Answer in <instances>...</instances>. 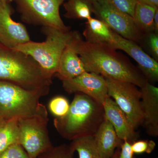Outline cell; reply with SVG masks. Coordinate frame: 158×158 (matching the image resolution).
Listing matches in <instances>:
<instances>
[{
  "mask_svg": "<svg viewBox=\"0 0 158 158\" xmlns=\"http://www.w3.org/2000/svg\"><path fill=\"white\" fill-rule=\"evenodd\" d=\"M68 46L79 56L87 72L130 82L139 88L147 81L127 57L111 48L87 42L77 31H73Z\"/></svg>",
  "mask_w": 158,
  "mask_h": 158,
  "instance_id": "cell-1",
  "label": "cell"
},
{
  "mask_svg": "<svg viewBox=\"0 0 158 158\" xmlns=\"http://www.w3.org/2000/svg\"><path fill=\"white\" fill-rule=\"evenodd\" d=\"M0 81L47 95L52 79L32 57L0 43Z\"/></svg>",
  "mask_w": 158,
  "mask_h": 158,
  "instance_id": "cell-2",
  "label": "cell"
},
{
  "mask_svg": "<svg viewBox=\"0 0 158 158\" xmlns=\"http://www.w3.org/2000/svg\"><path fill=\"white\" fill-rule=\"evenodd\" d=\"M106 119L103 106L84 94L75 93L68 113L54 118L55 128L62 138L69 141L94 136Z\"/></svg>",
  "mask_w": 158,
  "mask_h": 158,
  "instance_id": "cell-3",
  "label": "cell"
},
{
  "mask_svg": "<svg viewBox=\"0 0 158 158\" xmlns=\"http://www.w3.org/2000/svg\"><path fill=\"white\" fill-rule=\"evenodd\" d=\"M38 92L26 90L10 82L0 81V117L5 120L39 117L49 119Z\"/></svg>",
  "mask_w": 158,
  "mask_h": 158,
  "instance_id": "cell-4",
  "label": "cell"
},
{
  "mask_svg": "<svg viewBox=\"0 0 158 158\" xmlns=\"http://www.w3.org/2000/svg\"><path fill=\"white\" fill-rule=\"evenodd\" d=\"M41 32L46 37L44 42L30 41L13 49L32 57L52 79L57 72L61 56L71 39L73 31L42 27Z\"/></svg>",
  "mask_w": 158,
  "mask_h": 158,
  "instance_id": "cell-5",
  "label": "cell"
},
{
  "mask_svg": "<svg viewBox=\"0 0 158 158\" xmlns=\"http://www.w3.org/2000/svg\"><path fill=\"white\" fill-rule=\"evenodd\" d=\"M23 22L29 24L69 31L59 13L65 0H15Z\"/></svg>",
  "mask_w": 158,
  "mask_h": 158,
  "instance_id": "cell-6",
  "label": "cell"
},
{
  "mask_svg": "<svg viewBox=\"0 0 158 158\" xmlns=\"http://www.w3.org/2000/svg\"><path fill=\"white\" fill-rule=\"evenodd\" d=\"M108 95L124 113L133 127L142 125L143 114L141 106V92L138 87L130 82L105 78Z\"/></svg>",
  "mask_w": 158,
  "mask_h": 158,
  "instance_id": "cell-7",
  "label": "cell"
},
{
  "mask_svg": "<svg viewBox=\"0 0 158 158\" xmlns=\"http://www.w3.org/2000/svg\"><path fill=\"white\" fill-rule=\"evenodd\" d=\"M92 13L118 35L138 44L142 43L144 35L136 25L133 18L117 9L110 0H98L92 4Z\"/></svg>",
  "mask_w": 158,
  "mask_h": 158,
  "instance_id": "cell-8",
  "label": "cell"
},
{
  "mask_svg": "<svg viewBox=\"0 0 158 158\" xmlns=\"http://www.w3.org/2000/svg\"><path fill=\"white\" fill-rule=\"evenodd\" d=\"M48 120L39 117L18 119L19 144L31 158H37L53 147L48 129Z\"/></svg>",
  "mask_w": 158,
  "mask_h": 158,
  "instance_id": "cell-9",
  "label": "cell"
},
{
  "mask_svg": "<svg viewBox=\"0 0 158 158\" xmlns=\"http://www.w3.org/2000/svg\"><path fill=\"white\" fill-rule=\"evenodd\" d=\"M62 81V87L67 93H83L102 104L109 96L105 78L98 74L86 72Z\"/></svg>",
  "mask_w": 158,
  "mask_h": 158,
  "instance_id": "cell-10",
  "label": "cell"
},
{
  "mask_svg": "<svg viewBox=\"0 0 158 158\" xmlns=\"http://www.w3.org/2000/svg\"><path fill=\"white\" fill-rule=\"evenodd\" d=\"M11 15L8 2L0 1V43L13 49L31 40L25 27L12 20Z\"/></svg>",
  "mask_w": 158,
  "mask_h": 158,
  "instance_id": "cell-11",
  "label": "cell"
},
{
  "mask_svg": "<svg viewBox=\"0 0 158 158\" xmlns=\"http://www.w3.org/2000/svg\"><path fill=\"white\" fill-rule=\"evenodd\" d=\"M117 49L124 51L133 58L148 82L153 85L158 81V63L138 44L125 39L114 32Z\"/></svg>",
  "mask_w": 158,
  "mask_h": 158,
  "instance_id": "cell-12",
  "label": "cell"
},
{
  "mask_svg": "<svg viewBox=\"0 0 158 158\" xmlns=\"http://www.w3.org/2000/svg\"><path fill=\"white\" fill-rule=\"evenodd\" d=\"M143 114L142 125L149 135L158 136V88L146 81L140 88Z\"/></svg>",
  "mask_w": 158,
  "mask_h": 158,
  "instance_id": "cell-13",
  "label": "cell"
},
{
  "mask_svg": "<svg viewBox=\"0 0 158 158\" xmlns=\"http://www.w3.org/2000/svg\"><path fill=\"white\" fill-rule=\"evenodd\" d=\"M102 105L105 117L112 125L118 138L131 144L137 141L139 135L113 99L108 97Z\"/></svg>",
  "mask_w": 158,
  "mask_h": 158,
  "instance_id": "cell-14",
  "label": "cell"
},
{
  "mask_svg": "<svg viewBox=\"0 0 158 158\" xmlns=\"http://www.w3.org/2000/svg\"><path fill=\"white\" fill-rule=\"evenodd\" d=\"M94 137L101 158H111L116 148H120L123 141L118 138L113 126L106 118Z\"/></svg>",
  "mask_w": 158,
  "mask_h": 158,
  "instance_id": "cell-15",
  "label": "cell"
},
{
  "mask_svg": "<svg viewBox=\"0 0 158 158\" xmlns=\"http://www.w3.org/2000/svg\"><path fill=\"white\" fill-rule=\"evenodd\" d=\"M83 35L87 42L118 50L114 31L98 19L91 17L87 20Z\"/></svg>",
  "mask_w": 158,
  "mask_h": 158,
  "instance_id": "cell-16",
  "label": "cell"
},
{
  "mask_svg": "<svg viewBox=\"0 0 158 158\" xmlns=\"http://www.w3.org/2000/svg\"><path fill=\"white\" fill-rule=\"evenodd\" d=\"M87 72L78 55L68 45L63 51L56 76L61 80H70Z\"/></svg>",
  "mask_w": 158,
  "mask_h": 158,
  "instance_id": "cell-17",
  "label": "cell"
},
{
  "mask_svg": "<svg viewBox=\"0 0 158 158\" xmlns=\"http://www.w3.org/2000/svg\"><path fill=\"white\" fill-rule=\"evenodd\" d=\"M157 9L156 7L138 2L136 4L133 19L144 36L154 32V16Z\"/></svg>",
  "mask_w": 158,
  "mask_h": 158,
  "instance_id": "cell-18",
  "label": "cell"
},
{
  "mask_svg": "<svg viewBox=\"0 0 158 158\" xmlns=\"http://www.w3.org/2000/svg\"><path fill=\"white\" fill-rule=\"evenodd\" d=\"M15 144H19L18 119L5 120L0 128V154Z\"/></svg>",
  "mask_w": 158,
  "mask_h": 158,
  "instance_id": "cell-19",
  "label": "cell"
},
{
  "mask_svg": "<svg viewBox=\"0 0 158 158\" xmlns=\"http://www.w3.org/2000/svg\"><path fill=\"white\" fill-rule=\"evenodd\" d=\"M63 6L67 18L88 20L91 17L92 5L85 0H67Z\"/></svg>",
  "mask_w": 158,
  "mask_h": 158,
  "instance_id": "cell-20",
  "label": "cell"
},
{
  "mask_svg": "<svg viewBox=\"0 0 158 158\" xmlns=\"http://www.w3.org/2000/svg\"><path fill=\"white\" fill-rule=\"evenodd\" d=\"M69 145L77 152L79 158H101L98 152L94 136L77 138L71 141Z\"/></svg>",
  "mask_w": 158,
  "mask_h": 158,
  "instance_id": "cell-21",
  "label": "cell"
},
{
  "mask_svg": "<svg viewBox=\"0 0 158 158\" xmlns=\"http://www.w3.org/2000/svg\"><path fill=\"white\" fill-rule=\"evenodd\" d=\"M70 104L68 100L62 96L55 97L48 104V109L55 118H61L68 113Z\"/></svg>",
  "mask_w": 158,
  "mask_h": 158,
  "instance_id": "cell-22",
  "label": "cell"
},
{
  "mask_svg": "<svg viewBox=\"0 0 158 158\" xmlns=\"http://www.w3.org/2000/svg\"><path fill=\"white\" fill-rule=\"evenodd\" d=\"M74 152L69 144H63L53 146L37 158H74Z\"/></svg>",
  "mask_w": 158,
  "mask_h": 158,
  "instance_id": "cell-23",
  "label": "cell"
},
{
  "mask_svg": "<svg viewBox=\"0 0 158 158\" xmlns=\"http://www.w3.org/2000/svg\"><path fill=\"white\" fill-rule=\"evenodd\" d=\"M0 158H31L19 144H15L0 154Z\"/></svg>",
  "mask_w": 158,
  "mask_h": 158,
  "instance_id": "cell-24",
  "label": "cell"
},
{
  "mask_svg": "<svg viewBox=\"0 0 158 158\" xmlns=\"http://www.w3.org/2000/svg\"><path fill=\"white\" fill-rule=\"evenodd\" d=\"M155 146L156 143L152 140H137L131 144L132 150L134 153L137 154L143 153L150 154L152 152Z\"/></svg>",
  "mask_w": 158,
  "mask_h": 158,
  "instance_id": "cell-25",
  "label": "cell"
},
{
  "mask_svg": "<svg viewBox=\"0 0 158 158\" xmlns=\"http://www.w3.org/2000/svg\"><path fill=\"white\" fill-rule=\"evenodd\" d=\"M110 1L118 10L133 17L135 8L138 2L137 0H110Z\"/></svg>",
  "mask_w": 158,
  "mask_h": 158,
  "instance_id": "cell-26",
  "label": "cell"
},
{
  "mask_svg": "<svg viewBox=\"0 0 158 158\" xmlns=\"http://www.w3.org/2000/svg\"><path fill=\"white\" fill-rule=\"evenodd\" d=\"M144 41H145V44L152 55V58L158 62V34L153 32L146 34L144 36L143 40Z\"/></svg>",
  "mask_w": 158,
  "mask_h": 158,
  "instance_id": "cell-27",
  "label": "cell"
},
{
  "mask_svg": "<svg viewBox=\"0 0 158 158\" xmlns=\"http://www.w3.org/2000/svg\"><path fill=\"white\" fill-rule=\"evenodd\" d=\"M131 148V143L125 140L123 141L120 147L118 158H133L134 156Z\"/></svg>",
  "mask_w": 158,
  "mask_h": 158,
  "instance_id": "cell-28",
  "label": "cell"
},
{
  "mask_svg": "<svg viewBox=\"0 0 158 158\" xmlns=\"http://www.w3.org/2000/svg\"><path fill=\"white\" fill-rule=\"evenodd\" d=\"M139 2L144 3L153 7H158V0H137Z\"/></svg>",
  "mask_w": 158,
  "mask_h": 158,
  "instance_id": "cell-29",
  "label": "cell"
},
{
  "mask_svg": "<svg viewBox=\"0 0 158 158\" xmlns=\"http://www.w3.org/2000/svg\"><path fill=\"white\" fill-rule=\"evenodd\" d=\"M154 32L158 34V9L156 10L154 16Z\"/></svg>",
  "mask_w": 158,
  "mask_h": 158,
  "instance_id": "cell-30",
  "label": "cell"
},
{
  "mask_svg": "<svg viewBox=\"0 0 158 158\" xmlns=\"http://www.w3.org/2000/svg\"><path fill=\"white\" fill-rule=\"evenodd\" d=\"M119 152H120V148H116L115 151V153L111 158H118Z\"/></svg>",
  "mask_w": 158,
  "mask_h": 158,
  "instance_id": "cell-31",
  "label": "cell"
},
{
  "mask_svg": "<svg viewBox=\"0 0 158 158\" xmlns=\"http://www.w3.org/2000/svg\"><path fill=\"white\" fill-rule=\"evenodd\" d=\"M85 1L88 2H89L92 5V4H94V3L97 2L98 0H85Z\"/></svg>",
  "mask_w": 158,
  "mask_h": 158,
  "instance_id": "cell-32",
  "label": "cell"
},
{
  "mask_svg": "<svg viewBox=\"0 0 158 158\" xmlns=\"http://www.w3.org/2000/svg\"><path fill=\"white\" fill-rule=\"evenodd\" d=\"M5 120H6L3 119L2 117H0V128L2 126L4 123L5 122Z\"/></svg>",
  "mask_w": 158,
  "mask_h": 158,
  "instance_id": "cell-33",
  "label": "cell"
},
{
  "mask_svg": "<svg viewBox=\"0 0 158 158\" xmlns=\"http://www.w3.org/2000/svg\"><path fill=\"white\" fill-rule=\"evenodd\" d=\"M10 0H0V1H2V2H8Z\"/></svg>",
  "mask_w": 158,
  "mask_h": 158,
  "instance_id": "cell-34",
  "label": "cell"
}]
</instances>
